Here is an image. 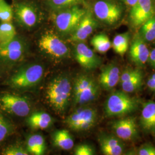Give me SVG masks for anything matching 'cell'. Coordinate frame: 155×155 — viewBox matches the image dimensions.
I'll return each mask as SVG.
<instances>
[{
  "instance_id": "f35d334b",
  "label": "cell",
  "mask_w": 155,
  "mask_h": 155,
  "mask_svg": "<svg viewBox=\"0 0 155 155\" xmlns=\"http://www.w3.org/2000/svg\"><path fill=\"white\" fill-rule=\"evenodd\" d=\"M153 41H154V44L155 45V39L154 40H153Z\"/></svg>"
},
{
  "instance_id": "3957f363",
  "label": "cell",
  "mask_w": 155,
  "mask_h": 155,
  "mask_svg": "<svg viewBox=\"0 0 155 155\" xmlns=\"http://www.w3.org/2000/svg\"><path fill=\"white\" fill-rule=\"evenodd\" d=\"M140 102L137 98L130 97L124 91H116L106 101L105 113L109 117L124 116L137 110Z\"/></svg>"
},
{
  "instance_id": "44dd1931",
  "label": "cell",
  "mask_w": 155,
  "mask_h": 155,
  "mask_svg": "<svg viewBox=\"0 0 155 155\" xmlns=\"http://www.w3.org/2000/svg\"><path fill=\"white\" fill-rule=\"evenodd\" d=\"M26 149L29 154L44 155L46 150V144L44 137L39 134L31 136L27 140Z\"/></svg>"
},
{
  "instance_id": "ffe728a7",
  "label": "cell",
  "mask_w": 155,
  "mask_h": 155,
  "mask_svg": "<svg viewBox=\"0 0 155 155\" xmlns=\"http://www.w3.org/2000/svg\"><path fill=\"white\" fill-rule=\"evenodd\" d=\"M28 125L33 129L44 130L50 127L52 119L49 114L45 112H35L29 117L27 120Z\"/></svg>"
},
{
  "instance_id": "ac0fdd59",
  "label": "cell",
  "mask_w": 155,
  "mask_h": 155,
  "mask_svg": "<svg viewBox=\"0 0 155 155\" xmlns=\"http://www.w3.org/2000/svg\"><path fill=\"white\" fill-rule=\"evenodd\" d=\"M100 148L105 155H121L123 154L125 146L122 140L116 136L103 134L98 137Z\"/></svg>"
},
{
  "instance_id": "d6986e66",
  "label": "cell",
  "mask_w": 155,
  "mask_h": 155,
  "mask_svg": "<svg viewBox=\"0 0 155 155\" xmlns=\"http://www.w3.org/2000/svg\"><path fill=\"white\" fill-rule=\"evenodd\" d=\"M140 122L145 130H155V102L149 101L145 103L141 111Z\"/></svg>"
},
{
  "instance_id": "cb8c5ba5",
  "label": "cell",
  "mask_w": 155,
  "mask_h": 155,
  "mask_svg": "<svg viewBox=\"0 0 155 155\" xmlns=\"http://www.w3.org/2000/svg\"><path fill=\"white\" fill-rule=\"evenodd\" d=\"M94 49L101 54L107 52L111 47V43L108 36L104 33L95 35L91 40Z\"/></svg>"
},
{
  "instance_id": "e0dca14e",
  "label": "cell",
  "mask_w": 155,
  "mask_h": 155,
  "mask_svg": "<svg viewBox=\"0 0 155 155\" xmlns=\"http://www.w3.org/2000/svg\"><path fill=\"white\" fill-rule=\"evenodd\" d=\"M121 72L119 67L114 63L104 67L98 78L100 87L106 91L114 89L120 82Z\"/></svg>"
},
{
  "instance_id": "7402d4cb",
  "label": "cell",
  "mask_w": 155,
  "mask_h": 155,
  "mask_svg": "<svg viewBox=\"0 0 155 155\" xmlns=\"http://www.w3.org/2000/svg\"><path fill=\"white\" fill-rule=\"evenodd\" d=\"M52 139L54 145L61 150H71L74 145L71 134L65 129L57 130L54 134Z\"/></svg>"
},
{
  "instance_id": "7a4b0ae2",
  "label": "cell",
  "mask_w": 155,
  "mask_h": 155,
  "mask_svg": "<svg viewBox=\"0 0 155 155\" xmlns=\"http://www.w3.org/2000/svg\"><path fill=\"white\" fill-rule=\"evenodd\" d=\"M100 87L98 82L92 76L84 74L78 75L72 85L74 105H84L95 101L100 95Z\"/></svg>"
},
{
  "instance_id": "30bf717a",
  "label": "cell",
  "mask_w": 155,
  "mask_h": 155,
  "mask_svg": "<svg viewBox=\"0 0 155 155\" xmlns=\"http://www.w3.org/2000/svg\"><path fill=\"white\" fill-rule=\"evenodd\" d=\"M93 13L94 16L102 22L112 25L120 20L122 8L113 0H98L94 4Z\"/></svg>"
},
{
  "instance_id": "74e56055",
  "label": "cell",
  "mask_w": 155,
  "mask_h": 155,
  "mask_svg": "<svg viewBox=\"0 0 155 155\" xmlns=\"http://www.w3.org/2000/svg\"><path fill=\"white\" fill-rule=\"evenodd\" d=\"M150 77L153 78V79H155V74H153Z\"/></svg>"
},
{
  "instance_id": "9c48e42d",
  "label": "cell",
  "mask_w": 155,
  "mask_h": 155,
  "mask_svg": "<svg viewBox=\"0 0 155 155\" xmlns=\"http://www.w3.org/2000/svg\"><path fill=\"white\" fill-rule=\"evenodd\" d=\"M0 108L9 114L24 117L30 113L31 105L25 97L6 93L0 95Z\"/></svg>"
},
{
  "instance_id": "52a82bcc",
  "label": "cell",
  "mask_w": 155,
  "mask_h": 155,
  "mask_svg": "<svg viewBox=\"0 0 155 155\" xmlns=\"http://www.w3.org/2000/svg\"><path fill=\"white\" fill-rule=\"evenodd\" d=\"M12 7L13 18L23 28H33L41 20V13L39 8L31 2H16Z\"/></svg>"
},
{
  "instance_id": "4fadbf2b",
  "label": "cell",
  "mask_w": 155,
  "mask_h": 155,
  "mask_svg": "<svg viewBox=\"0 0 155 155\" xmlns=\"http://www.w3.org/2000/svg\"><path fill=\"white\" fill-rule=\"evenodd\" d=\"M74 55L79 65L88 70L97 68L102 63L100 57L83 42L76 43Z\"/></svg>"
},
{
  "instance_id": "83f0119b",
  "label": "cell",
  "mask_w": 155,
  "mask_h": 155,
  "mask_svg": "<svg viewBox=\"0 0 155 155\" xmlns=\"http://www.w3.org/2000/svg\"><path fill=\"white\" fill-rule=\"evenodd\" d=\"M122 91L127 93H132L139 90L143 84V75L136 78L127 82L120 83Z\"/></svg>"
},
{
  "instance_id": "f1b7e54d",
  "label": "cell",
  "mask_w": 155,
  "mask_h": 155,
  "mask_svg": "<svg viewBox=\"0 0 155 155\" xmlns=\"http://www.w3.org/2000/svg\"><path fill=\"white\" fill-rule=\"evenodd\" d=\"M13 19V7L9 5L5 0H0V21L1 22H11Z\"/></svg>"
},
{
  "instance_id": "836d02e7",
  "label": "cell",
  "mask_w": 155,
  "mask_h": 155,
  "mask_svg": "<svg viewBox=\"0 0 155 155\" xmlns=\"http://www.w3.org/2000/svg\"><path fill=\"white\" fill-rule=\"evenodd\" d=\"M139 155H155V147L150 144H145L141 146L138 151Z\"/></svg>"
},
{
  "instance_id": "f546056e",
  "label": "cell",
  "mask_w": 155,
  "mask_h": 155,
  "mask_svg": "<svg viewBox=\"0 0 155 155\" xmlns=\"http://www.w3.org/2000/svg\"><path fill=\"white\" fill-rule=\"evenodd\" d=\"M12 130L11 122L0 112V143L4 141L11 134Z\"/></svg>"
},
{
  "instance_id": "277c9868",
  "label": "cell",
  "mask_w": 155,
  "mask_h": 155,
  "mask_svg": "<svg viewBox=\"0 0 155 155\" xmlns=\"http://www.w3.org/2000/svg\"><path fill=\"white\" fill-rule=\"evenodd\" d=\"M86 12L80 6H74L54 12V24L57 31L62 35H70L77 27Z\"/></svg>"
},
{
  "instance_id": "484cf974",
  "label": "cell",
  "mask_w": 155,
  "mask_h": 155,
  "mask_svg": "<svg viewBox=\"0 0 155 155\" xmlns=\"http://www.w3.org/2000/svg\"><path fill=\"white\" fill-rule=\"evenodd\" d=\"M85 0H46V4L53 12L71 8L74 6L80 5Z\"/></svg>"
},
{
  "instance_id": "e575fe53",
  "label": "cell",
  "mask_w": 155,
  "mask_h": 155,
  "mask_svg": "<svg viewBox=\"0 0 155 155\" xmlns=\"http://www.w3.org/2000/svg\"><path fill=\"white\" fill-rule=\"evenodd\" d=\"M148 62L150 64V66L155 70V48L150 51Z\"/></svg>"
},
{
  "instance_id": "7c38bea8",
  "label": "cell",
  "mask_w": 155,
  "mask_h": 155,
  "mask_svg": "<svg viewBox=\"0 0 155 155\" xmlns=\"http://www.w3.org/2000/svg\"><path fill=\"white\" fill-rule=\"evenodd\" d=\"M155 15L153 0H137L132 7L129 21L134 28H140L144 23Z\"/></svg>"
},
{
  "instance_id": "2e32d148",
  "label": "cell",
  "mask_w": 155,
  "mask_h": 155,
  "mask_svg": "<svg viewBox=\"0 0 155 155\" xmlns=\"http://www.w3.org/2000/svg\"><path fill=\"white\" fill-rule=\"evenodd\" d=\"M150 52L146 41L140 36L139 33L136 34L130 46L129 58L130 61L137 66H143L148 62Z\"/></svg>"
},
{
  "instance_id": "8d00e7d4",
  "label": "cell",
  "mask_w": 155,
  "mask_h": 155,
  "mask_svg": "<svg viewBox=\"0 0 155 155\" xmlns=\"http://www.w3.org/2000/svg\"><path fill=\"white\" fill-rule=\"evenodd\" d=\"M125 4L129 6L130 7H132L137 1V0H122Z\"/></svg>"
},
{
  "instance_id": "ba28073f",
  "label": "cell",
  "mask_w": 155,
  "mask_h": 155,
  "mask_svg": "<svg viewBox=\"0 0 155 155\" xmlns=\"http://www.w3.org/2000/svg\"><path fill=\"white\" fill-rule=\"evenodd\" d=\"M97 112L93 107H81L73 112L65 120L67 127L74 131H87L94 127Z\"/></svg>"
},
{
  "instance_id": "4316f807",
  "label": "cell",
  "mask_w": 155,
  "mask_h": 155,
  "mask_svg": "<svg viewBox=\"0 0 155 155\" xmlns=\"http://www.w3.org/2000/svg\"><path fill=\"white\" fill-rule=\"evenodd\" d=\"M140 28L139 34L145 41H153L155 39V15L144 23Z\"/></svg>"
},
{
  "instance_id": "6da1fadb",
  "label": "cell",
  "mask_w": 155,
  "mask_h": 155,
  "mask_svg": "<svg viewBox=\"0 0 155 155\" xmlns=\"http://www.w3.org/2000/svg\"><path fill=\"white\" fill-rule=\"evenodd\" d=\"M72 85L70 78L61 75L52 80L46 89V98L51 107L59 113L66 110L72 95Z\"/></svg>"
},
{
  "instance_id": "5b68a950",
  "label": "cell",
  "mask_w": 155,
  "mask_h": 155,
  "mask_svg": "<svg viewBox=\"0 0 155 155\" xmlns=\"http://www.w3.org/2000/svg\"><path fill=\"white\" fill-rule=\"evenodd\" d=\"M45 72L44 67L39 64H31L15 73L9 79L12 87L25 90L36 86L41 81Z\"/></svg>"
},
{
  "instance_id": "4dcf8cb0",
  "label": "cell",
  "mask_w": 155,
  "mask_h": 155,
  "mask_svg": "<svg viewBox=\"0 0 155 155\" xmlns=\"http://www.w3.org/2000/svg\"><path fill=\"white\" fill-rule=\"evenodd\" d=\"M141 75H143V73L139 69L127 68L121 73L120 81V83L127 82Z\"/></svg>"
},
{
  "instance_id": "603a6c76",
  "label": "cell",
  "mask_w": 155,
  "mask_h": 155,
  "mask_svg": "<svg viewBox=\"0 0 155 155\" xmlns=\"http://www.w3.org/2000/svg\"><path fill=\"white\" fill-rule=\"evenodd\" d=\"M130 35L128 32L118 34L113 39L111 47L117 54L123 56L129 48Z\"/></svg>"
},
{
  "instance_id": "8992f818",
  "label": "cell",
  "mask_w": 155,
  "mask_h": 155,
  "mask_svg": "<svg viewBox=\"0 0 155 155\" xmlns=\"http://www.w3.org/2000/svg\"><path fill=\"white\" fill-rule=\"evenodd\" d=\"M38 46L44 54L54 59H61L70 55V49L66 43L52 31H47L40 36Z\"/></svg>"
},
{
  "instance_id": "d4e9b609",
  "label": "cell",
  "mask_w": 155,
  "mask_h": 155,
  "mask_svg": "<svg viewBox=\"0 0 155 155\" xmlns=\"http://www.w3.org/2000/svg\"><path fill=\"white\" fill-rule=\"evenodd\" d=\"M16 36V31L11 22L0 23V45L12 41Z\"/></svg>"
},
{
  "instance_id": "d6a6232c",
  "label": "cell",
  "mask_w": 155,
  "mask_h": 155,
  "mask_svg": "<svg viewBox=\"0 0 155 155\" xmlns=\"http://www.w3.org/2000/svg\"><path fill=\"white\" fill-rule=\"evenodd\" d=\"M95 154L93 148L88 144L79 145L75 148L74 155H93Z\"/></svg>"
},
{
  "instance_id": "5bb4252c",
  "label": "cell",
  "mask_w": 155,
  "mask_h": 155,
  "mask_svg": "<svg viewBox=\"0 0 155 155\" xmlns=\"http://www.w3.org/2000/svg\"><path fill=\"white\" fill-rule=\"evenodd\" d=\"M98 22L92 12L86 11L81 21L69 38V41L74 43L83 42L97 27Z\"/></svg>"
},
{
  "instance_id": "d590c367",
  "label": "cell",
  "mask_w": 155,
  "mask_h": 155,
  "mask_svg": "<svg viewBox=\"0 0 155 155\" xmlns=\"http://www.w3.org/2000/svg\"><path fill=\"white\" fill-rule=\"evenodd\" d=\"M147 86L150 90L155 91V79L150 77L147 82Z\"/></svg>"
},
{
  "instance_id": "8fae6325",
  "label": "cell",
  "mask_w": 155,
  "mask_h": 155,
  "mask_svg": "<svg viewBox=\"0 0 155 155\" xmlns=\"http://www.w3.org/2000/svg\"><path fill=\"white\" fill-rule=\"evenodd\" d=\"M26 51L25 41L16 36L9 43L0 45V61L6 64H15L22 61Z\"/></svg>"
},
{
  "instance_id": "1f68e13d",
  "label": "cell",
  "mask_w": 155,
  "mask_h": 155,
  "mask_svg": "<svg viewBox=\"0 0 155 155\" xmlns=\"http://www.w3.org/2000/svg\"><path fill=\"white\" fill-rule=\"evenodd\" d=\"M4 155H28L27 149H24L22 146L18 145H10L6 148L2 152Z\"/></svg>"
},
{
  "instance_id": "9a60e30c",
  "label": "cell",
  "mask_w": 155,
  "mask_h": 155,
  "mask_svg": "<svg viewBox=\"0 0 155 155\" xmlns=\"http://www.w3.org/2000/svg\"><path fill=\"white\" fill-rule=\"evenodd\" d=\"M116 136L124 141L133 140L138 135V128L134 118L128 117L117 120L112 124Z\"/></svg>"
}]
</instances>
